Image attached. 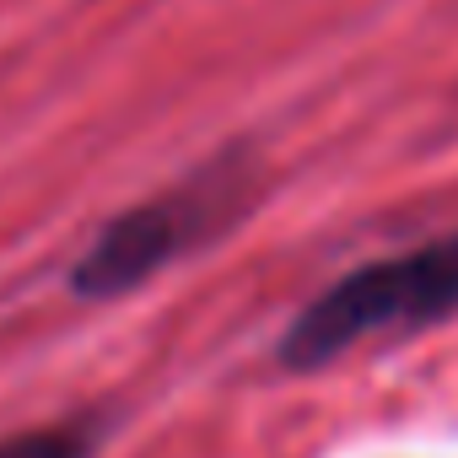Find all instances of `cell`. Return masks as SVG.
Here are the masks:
<instances>
[{"mask_svg":"<svg viewBox=\"0 0 458 458\" xmlns=\"http://www.w3.org/2000/svg\"><path fill=\"white\" fill-rule=\"evenodd\" d=\"M458 313V233H442L431 243L367 259L329 281L318 297L297 308L286 324L276 361L286 372H318L356 351L361 340L426 329Z\"/></svg>","mask_w":458,"mask_h":458,"instance_id":"cell-2","label":"cell"},{"mask_svg":"<svg viewBox=\"0 0 458 458\" xmlns=\"http://www.w3.org/2000/svg\"><path fill=\"white\" fill-rule=\"evenodd\" d=\"M0 458H92V431L55 420V426H28L0 437Z\"/></svg>","mask_w":458,"mask_h":458,"instance_id":"cell-3","label":"cell"},{"mask_svg":"<svg viewBox=\"0 0 458 458\" xmlns=\"http://www.w3.org/2000/svg\"><path fill=\"white\" fill-rule=\"evenodd\" d=\"M254 199H259L254 157L243 146L221 151L199 173L178 178L173 189L146 194L130 210L108 216L71 265V292L87 302H108V297L146 286L151 276H162L183 254L216 243Z\"/></svg>","mask_w":458,"mask_h":458,"instance_id":"cell-1","label":"cell"}]
</instances>
